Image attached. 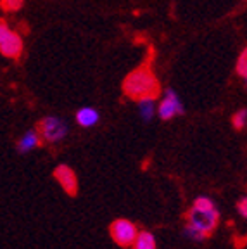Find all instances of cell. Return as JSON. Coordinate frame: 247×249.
Masks as SVG:
<instances>
[{"label":"cell","instance_id":"1","mask_svg":"<svg viewBox=\"0 0 247 249\" xmlns=\"http://www.w3.org/2000/svg\"><path fill=\"white\" fill-rule=\"evenodd\" d=\"M218 223H220V211L216 202L208 196H199L187 211L183 235L190 241L202 242L214 232Z\"/></svg>","mask_w":247,"mask_h":249},{"label":"cell","instance_id":"2","mask_svg":"<svg viewBox=\"0 0 247 249\" xmlns=\"http://www.w3.org/2000/svg\"><path fill=\"white\" fill-rule=\"evenodd\" d=\"M123 93L133 101L159 97L161 83L154 74L151 62H143L131 73H128V76L123 80Z\"/></svg>","mask_w":247,"mask_h":249},{"label":"cell","instance_id":"3","mask_svg":"<svg viewBox=\"0 0 247 249\" xmlns=\"http://www.w3.org/2000/svg\"><path fill=\"white\" fill-rule=\"evenodd\" d=\"M23 36L16 30H12L5 19H0V54L7 59L18 61L23 55Z\"/></svg>","mask_w":247,"mask_h":249},{"label":"cell","instance_id":"4","mask_svg":"<svg viewBox=\"0 0 247 249\" xmlns=\"http://www.w3.org/2000/svg\"><path fill=\"white\" fill-rule=\"evenodd\" d=\"M38 130L40 137L45 144H59L68 137L70 133V126L62 118L59 116H45L38 121Z\"/></svg>","mask_w":247,"mask_h":249},{"label":"cell","instance_id":"5","mask_svg":"<svg viewBox=\"0 0 247 249\" xmlns=\"http://www.w3.org/2000/svg\"><path fill=\"white\" fill-rule=\"evenodd\" d=\"M109 233H111V239L116 242L121 248H130L135 241V237L139 235V227L131 220L126 218H118L109 225Z\"/></svg>","mask_w":247,"mask_h":249},{"label":"cell","instance_id":"6","mask_svg":"<svg viewBox=\"0 0 247 249\" xmlns=\"http://www.w3.org/2000/svg\"><path fill=\"white\" fill-rule=\"evenodd\" d=\"M185 113V106H183L182 99L175 92L173 89H166L162 99L159 101L158 104V116L161 120L168 121V120H173L175 116H182Z\"/></svg>","mask_w":247,"mask_h":249},{"label":"cell","instance_id":"7","mask_svg":"<svg viewBox=\"0 0 247 249\" xmlns=\"http://www.w3.org/2000/svg\"><path fill=\"white\" fill-rule=\"evenodd\" d=\"M52 177L70 197H76L78 191H80V182H78L76 173H74V170L70 164H57L54 168V171H52Z\"/></svg>","mask_w":247,"mask_h":249},{"label":"cell","instance_id":"8","mask_svg":"<svg viewBox=\"0 0 247 249\" xmlns=\"http://www.w3.org/2000/svg\"><path fill=\"white\" fill-rule=\"evenodd\" d=\"M42 144H43V140H42V137H40L38 130L31 128V130H28V132H24L23 135L18 139V142H16V151L19 152V154H28V152L38 149Z\"/></svg>","mask_w":247,"mask_h":249},{"label":"cell","instance_id":"9","mask_svg":"<svg viewBox=\"0 0 247 249\" xmlns=\"http://www.w3.org/2000/svg\"><path fill=\"white\" fill-rule=\"evenodd\" d=\"M74 120H76V123L80 124L81 128H92L101 121V113L95 107L87 106V107L78 109L76 114H74Z\"/></svg>","mask_w":247,"mask_h":249},{"label":"cell","instance_id":"10","mask_svg":"<svg viewBox=\"0 0 247 249\" xmlns=\"http://www.w3.org/2000/svg\"><path fill=\"white\" fill-rule=\"evenodd\" d=\"M131 249H158V241L156 235L149 230H139V235L135 237Z\"/></svg>","mask_w":247,"mask_h":249},{"label":"cell","instance_id":"11","mask_svg":"<svg viewBox=\"0 0 247 249\" xmlns=\"http://www.w3.org/2000/svg\"><path fill=\"white\" fill-rule=\"evenodd\" d=\"M139 102V114L143 121H152V118L158 113V106H156V99H140Z\"/></svg>","mask_w":247,"mask_h":249},{"label":"cell","instance_id":"12","mask_svg":"<svg viewBox=\"0 0 247 249\" xmlns=\"http://www.w3.org/2000/svg\"><path fill=\"white\" fill-rule=\"evenodd\" d=\"M235 73L242 78L244 82L247 83V45L242 52H240L239 59H237V64H235Z\"/></svg>","mask_w":247,"mask_h":249},{"label":"cell","instance_id":"13","mask_svg":"<svg viewBox=\"0 0 247 249\" xmlns=\"http://www.w3.org/2000/svg\"><path fill=\"white\" fill-rule=\"evenodd\" d=\"M232 124L235 130H242L246 128L247 124V109H239L235 114L232 116Z\"/></svg>","mask_w":247,"mask_h":249},{"label":"cell","instance_id":"14","mask_svg":"<svg viewBox=\"0 0 247 249\" xmlns=\"http://www.w3.org/2000/svg\"><path fill=\"white\" fill-rule=\"evenodd\" d=\"M24 0H0V7L5 12H16L23 7Z\"/></svg>","mask_w":247,"mask_h":249},{"label":"cell","instance_id":"15","mask_svg":"<svg viewBox=\"0 0 247 249\" xmlns=\"http://www.w3.org/2000/svg\"><path fill=\"white\" fill-rule=\"evenodd\" d=\"M237 211H239L240 216L247 220V196H244V197L239 201V204H237Z\"/></svg>","mask_w":247,"mask_h":249}]
</instances>
